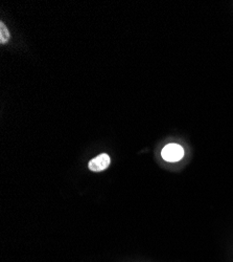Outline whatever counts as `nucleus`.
I'll return each mask as SVG.
<instances>
[{
	"label": "nucleus",
	"mask_w": 233,
	"mask_h": 262,
	"mask_svg": "<svg viewBox=\"0 0 233 262\" xmlns=\"http://www.w3.org/2000/svg\"><path fill=\"white\" fill-rule=\"evenodd\" d=\"M161 156L166 162H178L184 157V149L178 144H168L162 149Z\"/></svg>",
	"instance_id": "nucleus-1"
},
{
	"label": "nucleus",
	"mask_w": 233,
	"mask_h": 262,
	"mask_svg": "<svg viewBox=\"0 0 233 262\" xmlns=\"http://www.w3.org/2000/svg\"><path fill=\"white\" fill-rule=\"evenodd\" d=\"M110 157L106 154H101L99 156H97L96 158L92 159L89 164L88 167L91 171L93 172H100L107 169L110 166Z\"/></svg>",
	"instance_id": "nucleus-2"
},
{
	"label": "nucleus",
	"mask_w": 233,
	"mask_h": 262,
	"mask_svg": "<svg viewBox=\"0 0 233 262\" xmlns=\"http://www.w3.org/2000/svg\"><path fill=\"white\" fill-rule=\"evenodd\" d=\"M10 32L4 23H0V43L5 45L10 40Z\"/></svg>",
	"instance_id": "nucleus-3"
}]
</instances>
